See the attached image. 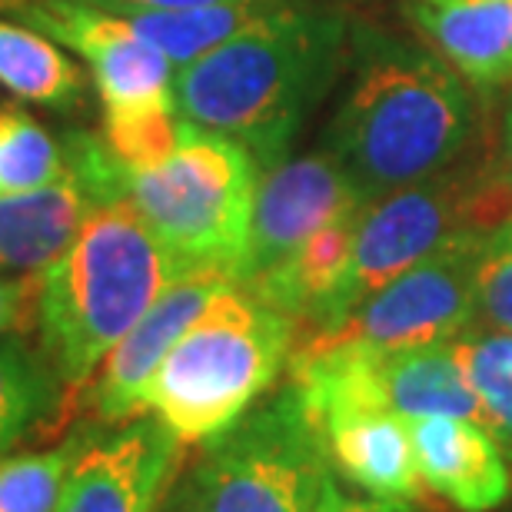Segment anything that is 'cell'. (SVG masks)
<instances>
[{
  "label": "cell",
  "instance_id": "cell-1",
  "mask_svg": "<svg viewBox=\"0 0 512 512\" xmlns=\"http://www.w3.org/2000/svg\"><path fill=\"white\" fill-rule=\"evenodd\" d=\"M353 30L333 7L286 0L260 24L177 70L183 120L223 133L270 170L290 157L300 127L330 94Z\"/></svg>",
  "mask_w": 512,
  "mask_h": 512
},
{
  "label": "cell",
  "instance_id": "cell-2",
  "mask_svg": "<svg viewBox=\"0 0 512 512\" xmlns=\"http://www.w3.org/2000/svg\"><path fill=\"white\" fill-rule=\"evenodd\" d=\"M473 130V97L443 57L386 34H363L326 150L373 203L456 167Z\"/></svg>",
  "mask_w": 512,
  "mask_h": 512
},
{
  "label": "cell",
  "instance_id": "cell-3",
  "mask_svg": "<svg viewBox=\"0 0 512 512\" xmlns=\"http://www.w3.org/2000/svg\"><path fill=\"white\" fill-rule=\"evenodd\" d=\"M190 273L130 207H97L37 283L40 353L70 396L87 386L104 356L143 320L163 290Z\"/></svg>",
  "mask_w": 512,
  "mask_h": 512
},
{
  "label": "cell",
  "instance_id": "cell-4",
  "mask_svg": "<svg viewBox=\"0 0 512 512\" xmlns=\"http://www.w3.org/2000/svg\"><path fill=\"white\" fill-rule=\"evenodd\" d=\"M296 323L233 283L203 306L143 386L140 416L203 446L237 426L290 366Z\"/></svg>",
  "mask_w": 512,
  "mask_h": 512
},
{
  "label": "cell",
  "instance_id": "cell-5",
  "mask_svg": "<svg viewBox=\"0 0 512 512\" xmlns=\"http://www.w3.org/2000/svg\"><path fill=\"white\" fill-rule=\"evenodd\" d=\"M290 383L320 433L336 479L383 503H419L423 479L413 429L386 399L380 350L346 336H306L293 346Z\"/></svg>",
  "mask_w": 512,
  "mask_h": 512
},
{
  "label": "cell",
  "instance_id": "cell-6",
  "mask_svg": "<svg viewBox=\"0 0 512 512\" xmlns=\"http://www.w3.org/2000/svg\"><path fill=\"white\" fill-rule=\"evenodd\" d=\"M256 187L260 167L243 143L183 120L177 150L130 173L124 200L187 270H223L240 280Z\"/></svg>",
  "mask_w": 512,
  "mask_h": 512
},
{
  "label": "cell",
  "instance_id": "cell-7",
  "mask_svg": "<svg viewBox=\"0 0 512 512\" xmlns=\"http://www.w3.org/2000/svg\"><path fill=\"white\" fill-rule=\"evenodd\" d=\"M320 433L293 383L200 446L167 503L173 512H320L326 479Z\"/></svg>",
  "mask_w": 512,
  "mask_h": 512
},
{
  "label": "cell",
  "instance_id": "cell-8",
  "mask_svg": "<svg viewBox=\"0 0 512 512\" xmlns=\"http://www.w3.org/2000/svg\"><path fill=\"white\" fill-rule=\"evenodd\" d=\"M509 210L512 187L506 173L489 167H459V163L423 183L366 203L356 227L350 273L336 296L330 323L320 333H333L336 326H343L366 296L383 290L389 280L443 247L459 230H489Z\"/></svg>",
  "mask_w": 512,
  "mask_h": 512
},
{
  "label": "cell",
  "instance_id": "cell-9",
  "mask_svg": "<svg viewBox=\"0 0 512 512\" xmlns=\"http://www.w3.org/2000/svg\"><path fill=\"white\" fill-rule=\"evenodd\" d=\"M483 237L486 230H459L383 290L366 296L343 326L320 336H346L380 353L463 336L476 323V263Z\"/></svg>",
  "mask_w": 512,
  "mask_h": 512
},
{
  "label": "cell",
  "instance_id": "cell-10",
  "mask_svg": "<svg viewBox=\"0 0 512 512\" xmlns=\"http://www.w3.org/2000/svg\"><path fill=\"white\" fill-rule=\"evenodd\" d=\"M27 27L77 50L87 60L104 110H133L173 100L177 67L143 40L127 17L80 4V0H10Z\"/></svg>",
  "mask_w": 512,
  "mask_h": 512
},
{
  "label": "cell",
  "instance_id": "cell-11",
  "mask_svg": "<svg viewBox=\"0 0 512 512\" xmlns=\"http://www.w3.org/2000/svg\"><path fill=\"white\" fill-rule=\"evenodd\" d=\"M366 203L370 200L346 177V170L326 147L306 157H286L276 167L263 170L237 283H253L256 276L270 273L316 230L363 213Z\"/></svg>",
  "mask_w": 512,
  "mask_h": 512
},
{
  "label": "cell",
  "instance_id": "cell-12",
  "mask_svg": "<svg viewBox=\"0 0 512 512\" xmlns=\"http://www.w3.org/2000/svg\"><path fill=\"white\" fill-rule=\"evenodd\" d=\"M183 443L153 416L80 433L60 512H160Z\"/></svg>",
  "mask_w": 512,
  "mask_h": 512
},
{
  "label": "cell",
  "instance_id": "cell-13",
  "mask_svg": "<svg viewBox=\"0 0 512 512\" xmlns=\"http://www.w3.org/2000/svg\"><path fill=\"white\" fill-rule=\"evenodd\" d=\"M233 283L237 280L223 270H190L180 280H173L160 300L143 313V320L104 356V363L97 366L87 386L80 389L90 423L120 426L137 419L143 386L157 373L163 356L190 330L203 306Z\"/></svg>",
  "mask_w": 512,
  "mask_h": 512
},
{
  "label": "cell",
  "instance_id": "cell-14",
  "mask_svg": "<svg viewBox=\"0 0 512 512\" xmlns=\"http://www.w3.org/2000/svg\"><path fill=\"white\" fill-rule=\"evenodd\" d=\"M419 479L459 512H493L512 496L509 453L479 419L426 416L409 423Z\"/></svg>",
  "mask_w": 512,
  "mask_h": 512
},
{
  "label": "cell",
  "instance_id": "cell-15",
  "mask_svg": "<svg viewBox=\"0 0 512 512\" xmlns=\"http://www.w3.org/2000/svg\"><path fill=\"white\" fill-rule=\"evenodd\" d=\"M409 20L476 87L512 80V0H409Z\"/></svg>",
  "mask_w": 512,
  "mask_h": 512
},
{
  "label": "cell",
  "instance_id": "cell-16",
  "mask_svg": "<svg viewBox=\"0 0 512 512\" xmlns=\"http://www.w3.org/2000/svg\"><path fill=\"white\" fill-rule=\"evenodd\" d=\"M97 200L64 163V173L40 190L0 197V273H44L74 243Z\"/></svg>",
  "mask_w": 512,
  "mask_h": 512
},
{
  "label": "cell",
  "instance_id": "cell-17",
  "mask_svg": "<svg viewBox=\"0 0 512 512\" xmlns=\"http://www.w3.org/2000/svg\"><path fill=\"white\" fill-rule=\"evenodd\" d=\"M380 380L389 406L409 423L426 416H459L486 423L483 403L469 383L453 340L380 353Z\"/></svg>",
  "mask_w": 512,
  "mask_h": 512
},
{
  "label": "cell",
  "instance_id": "cell-18",
  "mask_svg": "<svg viewBox=\"0 0 512 512\" xmlns=\"http://www.w3.org/2000/svg\"><path fill=\"white\" fill-rule=\"evenodd\" d=\"M286 0H237V4H210V7H187V10H133L127 24L143 40L163 50L177 70L193 60L207 57L210 50L223 47L227 40L240 37L243 30L260 24Z\"/></svg>",
  "mask_w": 512,
  "mask_h": 512
},
{
  "label": "cell",
  "instance_id": "cell-19",
  "mask_svg": "<svg viewBox=\"0 0 512 512\" xmlns=\"http://www.w3.org/2000/svg\"><path fill=\"white\" fill-rule=\"evenodd\" d=\"M0 87L27 104L70 114L87 97V74L60 50L57 40L34 27L0 20Z\"/></svg>",
  "mask_w": 512,
  "mask_h": 512
},
{
  "label": "cell",
  "instance_id": "cell-20",
  "mask_svg": "<svg viewBox=\"0 0 512 512\" xmlns=\"http://www.w3.org/2000/svg\"><path fill=\"white\" fill-rule=\"evenodd\" d=\"M60 389L64 383L57 380L44 353L30 350L24 340L0 343V453L20 443L57 406H64Z\"/></svg>",
  "mask_w": 512,
  "mask_h": 512
},
{
  "label": "cell",
  "instance_id": "cell-21",
  "mask_svg": "<svg viewBox=\"0 0 512 512\" xmlns=\"http://www.w3.org/2000/svg\"><path fill=\"white\" fill-rule=\"evenodd\" d=\"M64 173V147L27 110L0 104V197L30 193Z\"/></svg>",
  "mask_w": 512,
  "mask_h": 512
},
{
  "label": "cell",
  "instance_id": "cell-22",
  "mask_svg": "<svg viewBox=\"0 0 512 512\" xmlns=\"http://www.w3.org/2000/svg\"><path fill=\"white\" fill-rule=\"evenodd\" d=\"M80 436L47 453L0 456V512H60Z\"/></svg>",
  "mask_w": 512,
  "mask_h": 512
},
{
  "label": "cell",
  "instance_id": "cell-23",
  "mask_svg": "<svg viewBox=\"0 0 512 512\" xmlns=\"http://www.w3.org/2000/svg\"><path fill=\"white\" fill-rule=\"evenodd\" d=\"M453 346L483 403L486 426L512 453V333H463Z\"/></svg>",
  "mask_w": 512,
  "mask_h": 512
},
{
  "label": "cell",
  "instance_id": "cell-24",
  "mask_svg": "<svg viewBox=\"0 0 512 512\" xmlns=\"http://www.w3.org/2000/svg\"><path fill=\"white\" fill-rule=\"evenodd\" d=\"M183 117L177 100L133 110H104V143L130 173L157 167L177 150Z\"/></svg>",
  "mask_w": 512,
  "mask_h": 512
},
{
  "label": "cell",
  "instance_id": "cell-25",
  "mask_svg": "<svg viewBox=\"0 0 512 512\" xmlns=\"http://www.w3.org/2000/svg\"><path fill=\"white\" fill-rule=\"evenodd\" d=\"M476 320L493 333H512V210L483 237L476 263Z\"/></svg>",
  "mask_w": 512,
  "mask_h": 512
},
{
  "label": "cell",
  "instance_id": "cell-26",
  "mask_svg": "<svg viewBox=\"0 0 512 512\" xmlns=\"http://www.w3.org/2000/svg\"><path fill=\"white\" fill-rule=\"evenodd\" d=\"M40 273L24 280V276H0V333L14 330L24 320L27 306L37 303Z\"/></svg>",
  "mask_w": 512,
  "mask_h": 512
},
{
  "label": "cell",
  "instance_id": "cell-27",
  "mask_svg": "<svg viewBox=\"0 0 512 512\" xmlns=\"http://www.w3.org/2000/svg\"><path fill=\"white\" fill-rule=\"evenodd\" d=\"M320 512H413V506H396V503H383V499H370V496H353L340 486L336 473L326 479L323 489V503Z\"/></svg>",
  "mask_w": 512,
  "mask_h": 512
},
{
  "label": "cell",
  "instance_id": "cell-28",
  "mask_svg": "<svg viewBox=\"0 0 512 512\" xmlns=\"http://www.w3.org/2000/svg\"><path fill=\"white\" fill-rule=\"evenodd\" d=\"M80 4L110 10V14H133V10H187L210 4H237V0H80Z\"/></svg>",
  "mask_w": 512,
  "mask_h": 512
},
{
  "label": "cell",
  "instance_id": "cell-29",
  "mask_svg": "<svg viewBox=\"0 0 512 512\" xmlns=\"http://www.w3.org/2000/svg\"><path fill=\"white\" fill-rule=\"evenodd\" d=\"M503 173L512 187V104L506 110V124H503Z\"/></svg>",
  "mask_w": 512,
  "mask_h": 512
},
{
  "label": "cell",
  "instance_id": "cell-30",
  "mask_svg": "<svg viewBox=\"0 0 512 512\" xmlns=\"http://www.w3.org/2000/svg\"><path fill=\"white\" fill-rule=\"evenodd\" d=\"M160 512H173V506H170V503H167V506H163V509H160Z\"/></svg>",
  "mask_w": 512,
  "mask_h": 512
}]
</instances>
